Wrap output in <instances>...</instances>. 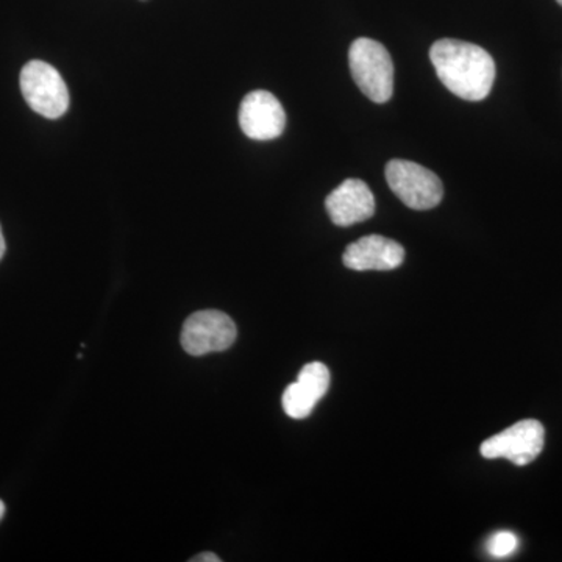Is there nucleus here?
Listing matches in <instances>:
<instances>
[{
    "label": "nucleus",
    "mask_w": 562,
    "mask_h": 562,
    "mask_svg": "<svg viewBox=\"0 0 562 562\" xmlns=\"http://www.w3.org/2000/svg\"><path fill=\"white\" fill-rule=\"evenodd\" d=\"M430 60L443 87L458 98L480 102L490 95L495 80V63L483 47L443 38L432 44Z\"/></svg>",
    "instance_id": "1"
},
{
    "label": "nucleus",
    "mask_w": 562,
    "mask_h": 562,
    "mask_svg": "<svg viewBox=\"0 0 562 562\" xmlns=\"http://www.w3.org/2000/svg\"><path fill=\"white\" fill-rule=\"evenodd\" d=\"M350 72L366 98L386 103L394 92V63L379 41L358 38L349 50Z\"/></svg>",
    "instance_id": "2"
},
{
    "label": "nucleus",
    "mask_w": 562,
    "mask_h": 562,
    "mask_svg": "<svg viewBox=\"0 0 562 562\" xmlns=\"http://www.w3.org/2000/svg\"><path fill=\"white\" fill-rule=\"evenodd\" d=\"M20 83L25 102L41 116L58 120L68 111V87L49 63L29 61L21 70Z\"/></svg>",
    "instance_id": "3"
},
{
    "label": "nucleus",
    "mask_w": 562,
    "mask_h": 562,
    "mask_svg": "<svg viewBox=\"0 0 562 562\" xmlns=\"http://www.w3.org/2000/svg\"><path fill=\"white\" fill-rule=\"evenodd\" d=\"M386 180L392 192L409 209L431 210L442 201L441 179L417 162L391 160L386 165Z\"/></svg>",
    "instance_id": "4"
},
{
    "label": "nucleus",
    "mask_w": 562,
    "mask_h": 562,
    "mask_svg": "<svg viewBox=\"0 0 562 562\" xmlns=\"http://www.w3.org/2000/svg\"><path fill=\"white\" fill-rule=\"evenodd\" d=\"M543 442L546 430L541 422L525 419L486 439L480 453L486 460L503 458L516 465H528L542 453Z\"/></svg>",
    "instance_id": "5"
},
{
    "label": "nucleus",
    "mask_w": 562,
    "mask_h": 562,
    "mask_svg": "<svg viewBox=\"0 0 562 562\" xmlns=\"http://www.w3.org/2000/svg\"><path fill=\"white\" fill-rule=\"evenodd\" d=\"M238 330L228 314L205 310L191 314L181 330V347L192 357L231 349Z\"/></svg>",
    "instance_id": "6"
},
{
    "label": "nucleus",
    "mask_w": 562,
    "mask_h": 562,
    "mask_svg": "<svg viewBox=\"0 0 562 562\" xmlns=\"http://www.w3.org/2000/svg\"><path fill=\"white\" fill-rule=\"evenodd\" d=\"M239 125L244 135L255 140L279 138L286 127V113L276 95L269 91L250 92L239 109Z\"/></svg>",
    "instance_id": "7"
},
{
    "label": "nucleus",
    "mask_w": 562,
    "mask_h": 562,
    "mask_svg": "<svg viewBox=\"0 0 562 562\" xmlns=\"http://www.w3.org/2000/svg\"><path fill=\"white\" fill-rule=\"evenodd\" d=\"M328 387H330V371L327 366L322 362H310L303 366L297 382L290 384L281 398L284 413L291 419H305L325 397Z\"/></svg>",
    "instance_id": "8"
},
{
    "label": "nucleus",
    "mask_w": 562,
    "mask_h": 562,
    "mask_svg": "<svg viewBox=\"0 0 562 562\" xmlns=\"http://www.w3.org/2000/svg\"><path fill=\"white\" fill-rule=\"evenodd\" d=\"M405 249L380 235H369L349 244L342 255V262L351 271H392L402 266Z\"/></svg>",
    "instance_id": "9"
},
{
    "label": "nucleus",
    "mask_w": 562,
    "mask_h": 562,
    "mask_svg": "<svg viewBox=\"0 0 562 562\" xmlns=\"http://www.w3.org/2000/svg\"><path fill=\"white\" fill-rule=\"evenodd\" d=\"M325 209L330 214L333 224L350 227L371 220L375 213V198L364 181L347 179L328 195Z\"/></svg>",
    "instance_id": "10"
},
{
    "label": "nucleus",
    "mask_w": 562,
    "mask_h": 562,
    "mask_svg": "<svg viewBox=\"0 0 562 562\" xmlns=\"http://www.w3.org/2000/svg\"><path fill=\"white\" fill-rule=\"evenodd\" d=\"M519 539L512 531H498L487 542V552L494 558H506L516 552Z\"/></svg>",
    "instance_id": "11"
},
{
    "label": "nucleus",
    "mask_w": 562,
    "mask_h": 562,
    "mask_svg": "<svg viewBox=\"0 0 562 562\" xmlns=\"http://www.w3.org/2000/svg\"><path fill=\"white\" fill-rule=\"evenodd\" d=\"M221 558H217L216 554L213 553H202L198 554V557L192 558L191 562H220Z\"/></svg>",
    "instance_id": "12"
},
{
    "label": "nucleus",
    "mask_w": 562,
    "mask_h": 562,
    "mask_svg": "<svg viewBox=\"0 0 562 562\" xmlns=\"http://www.w3.org/2000/svg\"><path fill=\"white\" fill-rule=\"evenodd\" d=\"M5 255V239H3L2 228H0V260Z\"/></svg>",
    "instance_id": "13"
},
{
    "label": "nucleus",
    "mask_w": 562,
    "mask_h": 562,
    "mask_svg": "<svg viewBox=\"0 0 562 562\" xmlns=\"http://www.w3.org/2000/svg\"><path fill=\"white\" fill-rule=\"evenodd\" d=\"M3 514H5V505H3V502L0 501V519H2Z\"/></svg>",
    "instance_id": "14"
},
{
    "label": "nucleus",
    "mask_w": 562,
    "mask_h": 562,
    "mask_svg": "<svg viewBox=\"0 0 562 562\" xmlns=\"http://www.w3.org/2000/svg\"><path fill=\"white\" fill-rule=\"evenodd\" d=\"M557 2L562 7V0H557Z\"/></svg>",
    "instance_id": "15"
}]
</instances>
